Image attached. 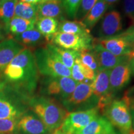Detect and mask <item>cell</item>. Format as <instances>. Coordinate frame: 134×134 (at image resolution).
Segmentation results:
<instances>
[{
	"label": "cell",
	"mask_w": 134,
	"mask_h": 134,
	"mask_svg": "<svg viewBox=\"0 0 134 134\" xmlns=\"http://www.w3.org/2000/svg\"><path fill=\"white\" fill-rule=\"evenodd\" d=\"M38 72L33 51L24 48L2 72L8 87L26 98L36 88Z\"/></svg>",
	"instance_id": "1"
},
{
	"label": "cell",
	"mask_w": 134,
	"mask_h": 134,
	"mask_svg": "<svg viewBox=\"0 0 134 134\" xmlns=\"http://www.w3.org/2000/svg\"><path fill=\"white\" fill-rule=\"evenodd\" d=\"M28 105L32 111L52 132L61 126L69 114L55 99L46 96L31 98L28 100Z\"/></svg>",
	"instance_id": "2"
},
{
	"label": "cell",
	"mask_w": 134,
	"mask_h": 134,
	"mask_svg": "<svg viewBox=\"0 0 134 134\" xmlns=\"http://www.w3.org/2000/svg\"><path fill=\"white\" fill-rule=\"evenodd\" d=\"M103 113L105 118L113 126L120 130L121 134H134L129 105L124 97L121 99H113Z\"/></svg>",
	"instance_id": "3"
},
{
	"label": "cell",
	"mask_w": 134,
	"mask_h": 134,
	"mask_svg": "<svg viewBox=\"0 0 134 134\" xmlns=\"http://www.w3.org/2000/svg\"><path fill=\"white\" fill-rule=\"evenodd\" d=\"M38 72L43 76L71 77V70L65 66L46 46L33 51Z\"/></svg>",
	"instance_id": "4"
},
{
	"label": "cell",
	"mask_w": 134,
	"mask_h": 134,
	"mask_svg": "<svg viewBox=\"0 0 134 134\" xmlns=\"http://www.w3.org/2000/svg\"><path fill=\"white\" fill-rule=\"evenodd\" d=\"M99 100L93 93L91 85L78 83L71 94L62 101V104L70 113L96 108Z\"/></svg>",
	"instance_id": "5"
},
{
	"label": "cell",
	"mask_w": 134,
	"mask_h": 134,
	"mask_svg": "<svg viewBox=\"0 0 134 134\" xmlns=\"http://www.w3.org/2000/svg\"><path fill=\"white\" fill-rule=\"evenodd\" d=\"M78 83L71 77L44 76L41 93L43 96L53 97L62 102L71 94Z\"/></svg>",
	"instance_id": "6"
},
{
	"label": "cell",
	"mask_w": 134,
	"mask_h": 134,
	"mask_svg": "<svg viewBox=\"0 0 134 134\" xmlns=\"http://www.w3.org/2000/svg\"><path fill=\"white\" fill-rule=\"evenodd\" d=\"M21 94L7 89L0 93V119H17L26 113V107Z\"/></svg>",
	"instance_id": "7"
},
{
	"label": "cell",
	"mask_w": 134,
	"mask_h": 134,
	"mask_svg": "<svg viewBox=\"0 0 134 134\" xmlns=\"http://www.w3.org/2000/svg\"><path fill=\"white\" fill-rule=\"evenodd\" d=\"M94 41L115 56H130L134 51V36L125 31L109 38H96Z\"/></svg>",
	"instance_id": "8"
},
{
	"label": "cell",
	"mask_w": 134,
	"mask_h": 134,
	"mask_svg": "<svg viewBox=\"0 0 134 134\" xmlns=\"http://www.w3.org/2000/svg\"><path fill=\"white\" fill-rule=\"evenodd\" d=\"M94 38L92 36H80L74 34L57 32L53 36L50 43L59 47L80 52L91 50Z\"/></svg>",
	"instance_id": "9"
},
{
	"label": "cell",
	"mask_w": 134,
	"mask_h": 134,
	"mask_svg": "<svg viewBox=\"0 0 134 134\" xmlns=\"http://www.w3.org/2000/svg\"><path fill=\"white\" fill-rule=\"evenodd\" d=\"M98 107L91 109L70 113L60 127L64 131L74 133L81 130L99 115Z\"/></svg>",
	"instance_id": "10"
},
{
	"label": "cell",
	"mask_w": 134,
	"mask_h": 134,
	"mask_svg": "<svg viewBox=\"0 0 134 134\" xmlns=\"http://www.w3.org/2000/svg\"><path fill=\"white\" fill-rule=\"evenodd\" d=\"M132 60L125 61L110 70V90L114 97L130 83L132 74Z\"/></svg>",
	"instance_id": "11"
},
{
	"label": "cell",
	"mask_w": 134,
	"mask_h": 134,
	"mask_svg": "<svg viewBox=\"0 0 134 134\" xmlns=\"http://www.w3.org/2000/svg\"><path fill=\"white\" fill-rule=\"evenodd\" d=\"M91 50L94 55L98 63L99 71L105 70H111L120 63L132 59L130 55L115 56L103 47L99 43L95 42L94 39Z\"/></svg>",
	"instance_id": "12"
},
{
	"label": "cell",
	"mask_w": 134,
	"mask_h": 134,
	"mask_svg": "<svg viewBox=\"0 0 134 134\" xmlns=\"http://www.w3.org/2000/svg\"><path fill=\"white\" fill-rule=\"evenodd\" d=\"M123 23L120 13L113 10L104 15L99 27L97 38H105L119 34L122 31Z\"/></svg>",
	"instance_id": "13"
},
{
	"label": "cell",
	"mask_w": 134,
	"mask_h": 134,
	"mask_svg": "<svg viewBox=\"0 0 134 134\" xmlns=\"http://www.w3.org/2000/svg\"><path fill=\"white\" fill-rule=\"evenodd\" d=\"M19 134H52L39 117L32 113H25L18 119Z\"/></svg>",
	"instance_id": "14"
},
{
	"label": "cell",
	"mask_w": 134,
	"mask_h": 134,
	"mask_svg": "<svg viewBox=\"0 0 134 134\" xmlns=\"http://www.w3.org/2000/svg\"><path fill=\"white\" fill-rule=\"evenodd\" d=\"M24 48L13 38H6L0 42V74H2L4 68Z\"/></svg>",
	"instance_id": "15"
},
{
	"label": "cell",
	"mask_w": 134,
	"mask_h": 134,
	"mask_svg": "<svg viewBox=\"0 0 134 134\" xmlns=\"http://www.w3.org/2000/svg\"><path fill=\"white\" fill-rule=\"evenodd\" d=\"M37 18H52L59 21L66 19V13L62 0H52L37 4Z\"/></svg>",
	"instance_id": "16"
},
{
	"label": "cell",
	"mask_w": 134,
	"mask_h": 134,
	"mask_svg": "<svg viewBox=\"0 0 134 134\" xmlns=\"http://www.w3.org/2000/svg\"><path fill=\"white\" fill-rule=\"evenodd\" d=\"M12 38L21 43L25 48H29L32 50L46 46L48 43L46 38L36 28L17 35Z\"/></svg>",
	"instance_id": "17"
},
{
	"label": "cell",
	"mask_w": 134,
	"mask_h": 134,
	"mask_svg": "<svg viewBox=\"0 0 134 134\" xmlns=\"http://www.w3.org/2000/svg\"><path fill=\"white\" fill-rule=\"evenodd\" d=\"M59 21L52 18H37L35 28L46 38L48 43L51 42L54 35L58 32Z\"/></svg>",
	"instance_id": "18"
},
{
	"label": "cell",
	"mask_w": 134,
	"mask_h": 134,
	"mask_svg": "<svg viewBox=\"0 0 134 134\" xmlns=\"http://www.w3.org/2000/svg\"><path fill=\"white\" fill-rule=\"evenodd\" d=\"M46 47L70 70L71 69L72 66L74 65L75 60L80 56V52H78L65 49L55 46L52 43H47L46 45Z\"/></svg>",
	"instance_id": "19"
},
{
	"label": "cell",
	"mask_w": 134,
	"mask_h": 134,
	"mask_svg": "<svg viewBox=\"0 0 134 134\" xmlns=\"http://www.w3.org/2000/svg\"><path fill=\"white\" fill-rule=\"evenodd\" d=\"M108 7L104 0H98L82 23L87 29L91 31L98 22L103 18Z\"/></svg>",
	"instance_id": "20"
},
{
	"label": "cell",
	"mask_w": 134,
	"mask_h": 134,
	"mask_svg": "<svg viewBox=\"0 0 134 134\" xmlns=\"http://www.w3.org/2000/svg\"><path fill=\"white\" fill-rule=\"evenodd\" d=\"M35 20H28L14 16L7 26L8 34L10 38L21 34L27 31L35 28Z\"/></svg>",
	"instance_id": "21"
},
{
	"label": "cell",
	"mask_w": 134,
	"mask_h": 134,
	"mask_svg": "<svg viewBox=\"0 0 134 134\" xmlns=\"http://www.w3.org/2000/svg\"><path fill=\"white\" fill-rule=\"evenodd\" d=\"M58 32L69 34H74L80 36H91V31L87 29L81 21L65 19L59 22Z\"/></svg>",
	"instance_id": "22"
},
{
	"label": "cell",
	"mask_w": 134,
	"mask_h": 134,
	"mask_svg": "<svg viewBox=\"0 0 134 134\" xmlns=\"http://www.w3.org/2000/svg\"><path fill=\"white\" fill-rule=\"evenodd\" d=\"M14 16L28 20L37 19V4H29L18 1L15 7Z\"/></svg>",
	"instance_id": "23"
},
{
	"label": "cell",
	"mask_w": 134,
	"mask_h": 134,
	"mask_svg": "<svg viewBox=\"0 0 134 134\" xmlns=\"http://www.w3.org/2000/svg\"><path fill=\"white\" fill-rule=\"evenodd\" d=\"M17 1L18 0H3L0 3V22L4 25L6 29L14 17Z\"/></svg>",
	"instance_id": "24"
},
{
	"label": "cell",
	"mask_w": 134,
	"mask_h": 134,
	"mask_svg": "<svg viewBox=\"0 0 134 134\" xmlns=\"http://www.w3.org/2000/svg\"><path fill=\"white\" fill-rule=\"evenodd\" d=\"M109 120L103 115H98L86 127L76 132L77 134H101Z\"/></svg>",
	"instance_id": "25"
},
{
	"label": "cell",
	"mask_w": 134,
	"mask_h": 134,
	"mask_svg": "<svg viewBox=\"0 0 134 134\" xmlns=\"http://www.w3.org/2000/svg\"><path fill=\"white\" fill-rule=\"evenodd\" d=\"M80 58L83 64L93 70L96 74L99 71L98 63L91 50L80 52Z\"/></svg>",
	"instance_id": "26"
},
{
	"label": "cell",
	"mask_w": 134,
	"mask_h": 134,
	"mask_svg": "<svg viewBox=\"0 0 134 134\" xmlns=\"http://www.w3.org/2000/svg\"><path fill=\"white\" fill-rule=\"evenodd\" d=\"M71 78L78 83H85L91 85L93 81L86 80L84 75L81 65V60L80 56L75 60V63L71 69Z\"/></svg>",
	"instance_id": "27"
},
{
	"label": "cell",
	"mask_w": 134,
	"mask_h": 134,
	"mask_svg": "<svg viewBox=\"0 0 134 134\" xmlns=\"http://www.w3.org/2000/svg\"><path fill=\"white\" fill-rule=\"evenodd\" d=\"M98 0H81L75 20L83 21Z\"/></svg>",
	"instance_id": "28"
},
{
	"label": "cell",
	"mask_w": 134,
	"mask_h": 134,
	"mask_svg": "<svg viewBox=\"0 0 134 134\" xmlns=\"http://www.w3.org/2000/svg\"><path fill=\"white\" fill-rule=\"evenodd\" d=\"M17 119H0V134H19Z\"/></svg>",
	"instance_id": "29"
},
{
	"label": "cell",
	"mask_w": 134,
	"mask_h": 134,
	"mask_svg": "<svg viewBox=\"0 0 134 134\" xmlns=\"http://www.w3.org/2000/svg\"><path fill=\"white\" fill-rule=\"evenodd\" d=\"M81 1V0H62L66 15L68 18L75 20Z\"/></svg>",
	"instance_id": "30"
},
{
	"label": "cell",
	"mask_w": 134,
	"mask_h": 134,
	"mask_svg": "<svg viewBox=\"0 0 134 134\" xmlns=\"http://www.w3.org/2000/svg\"><path fill=\"white\" fill-rule=\"evenodd\" d=\"M124 11L126 16L134 24V0H124Z\"/></svg>",
	"instance_id": "31"
},
{
	"label": "cell",
	"mask_w": 134,
	"mask_h": 134,
	"mask_svg": "<svg viewBox=\"0 0 134 134\" xmlns=\"http://www.w3.org/2000/svg\"><path fill=\"white\" fill-rule=\"evenodd\" d=\"M10 37L8 35L7 31H6V27L3 23L0 22V42Z\"/></svg>",
	"instance_id": "32"
},
{
	"label": "cell",
	"mask_w": 134,
	"mask_h": 134,
	"mask_svg": "<svg viewBox=\"0 0 134 134\" xmlns=\"http://www.w3.org/2000/svg\"><path fill=\"white\" fill-rule=\"evenodd\" d=\"M101 134H118L115 131V130L114 129V127L113 125L110 123L109 121H108L107 124L105 125V126L103 132Z\"/></svg>",
	"instance_id": "33"
},
{
	"label": "cell",
	"mask_w": 134,
	"mask_h": 134,
	"mask_svg": "<svg viewBox=\"0 0 134 134\" xmlns=\"http://www.w3.org/2000/svg\"><path fill=\"white\" fill-rule=\"evenodd\" d=\"M7 87V83L3 78L2 74H0V93L6 90Z\"/></svg>",
	"instance_id": "34"
},
{
	"label": "cell",
	"mask_w": 134,
	"mask_h": 134,
	"mask_svg": "<svg viewBox=\"0 0 134 134\" xmlns=\"http://www.w3.org/2000/svg\"><path fill=\"white\" fill-rule=\"evenodd\" d=\"M124 98L126 99L127 103L129 105V108L130 109H134V98H129L124 95Z\"/></svg>",
	"instance_id": "35"
},
{
	"label": "cell",
	"mask_w": 134,
	"mask_h": 134,
	"mask_svg": "<svg viewBox=\"0 0 134 134\" xmlns=\"http://www.w3.org/2000/svg\"><path fill=\"white\" fill-rule=\"evenodd\" d=\"M125 96L129 98H134V86L130 88L129 90L126 92L125 94Z\"/></svg>",
	"instance_id": "36"
},
{
	"label": "cell",
	"mask_w": 134,
	"mask_h": 134,
	"mask_svg": "<svg viewBox=\"0 0 134 134\" xmlns=\"http://www.w3.org/2000/svg\"><path fill=\"white\" fill-rule=\"evenodd\" d=\"M18 1H21L23 3H29V4H38L41 2V0H18Z\"/></svg>",
	"instance_id": "37"
},
{
	"label": "cell",
	"mask_w": 134,
	"mask_h": 134,
	"mask_svg": "<svg viewBox=\"0 0 134 134\" xmlns=\"http://www.w3.org/2000/svg\"><path fill=\"white\" fill-rule=\"evenodd\" d=\"M52 134H73V133H70V132L64 131V130H63L61 128H60V127H59V128L55 129L54 131L52 133Z\"/></svg>",
	"instance_id": "38"
},
{
	"label": "cell",
	"mask_w": 134,
	"mask_h": 134,
	"mask_svg": "<svg viewBox=\"0 0 134 134\" xmlns=\"http://www.w3.org/2000/svg\"><path fill=\"white\" fill-rule=\"evenodd\" d=\"M127 33L129 34L132 35V36H134V24L132 25L131 27H130L128 29L125 31Z\"/></svg>",
	"instance_id": "39"
},
{
	"label": "cell",
	"mask_w": 134,
	"mask_h": 134,
	"mask_svg": "<svg viewBox=\"0 0 134 134\" xmlns=\"http://www.w3.org/2000/svg\"><path fill=\"white\" fill-rule=\"evenodd\" d=\"M130 114H131V117H132V127H133V129L134 130V109H130Z\"/></svg>",
	"instance_id": "40"
},
{
	"label": "cell",
	"mask_w": 134,
	"mask_h": 134,
	"mask_svg": "<svg viewBox=\"0 0 134 134\" xmlns=\"http://www.w3.org/2000/svg\"><path fill=\"white\" fill-rule=\"evenodd\" d=\"M105 2L106 3V4L108 5L109 6H110V5L113 4H114L115 3H116L118 0H104Z\"/></svg>",
	"instance_id": "41"
},
{
	"label": "cell",
	"mask_w": 134,
	"mask_h": 134,
	"mask_svg": "<svg viewBox=\"0 0 134 134\" xmlns=\"http://www.w3.org/2000/svg\"><path fill=\"white\" fill-rule=\"evenodd\" d=\"M132 73L134 75V59H132Z\"/></svg>",
	"instance_id": "42"
},
{
	"label": "cell",
	"mask_w": 134,
	"mask_h": 134,
	"mask_svg": "<svg viewBox=\"0 0 134 134\" xmlns=\"http://www.w3.org/2000/svg\"><path fill=\"white\" fill-rule=\"evenodd\" d=\"M52 1V0H41V3L46 2V1Z\"/></svg>",
	"instance_id": "43"
},
{
	"label": "cell",
	"mask_w": 134,
	"mask_h": 134,
	"mask_svg": "<svg viewBox=\"0 0 134 134\" xmlns=\"http://www.w3.org/2000/svg\"><path fill=\"white\" fill-rule=\"evenodd\" d=\"M130 56H131V57L132 58V59H134V51L133 52V53H132Z\"/></svg>",
	"instance_id": "44"
},
{
	"label": "cell",
	"mask_w": 134,
	"mask_h": 134,
	"mask_svg": "<svg viewBox=\"0 0 134 134\" xmlns=\"http://www.w3.org/2000/svg\"><path fill=\"white\" fill-rule=\"evenodd\" d=\"M73 134H77V133H74Z\"/></svg>",
	"instance_id": "45"
},
{
	"label": "cell",
	"mask_w": 134,
	"mask_h": 134,
	"mask_svg": "<svg viewBox=\"0 0 134 134\" xmlns=\"http://www.w3.org/2000/svg\"><path fill=\"white\" fill-rule=\"evenodd\" d=\"M0 3H1V0H0Z\"/></svg>",
	"instance_id": "46"
},
{
	"label": "cell",
	"mask_w": 134,
	"mask_h": 134,
	"mask_svg": "<svg viewBox=\"0 0 134 134\" xmlns=\"http://www.w3.org/2000/svg\"><path fill=\"white\" fill-rule=\"evenodd\" d=\"M1 1H3V0H1Z\"/></svg>",
	"instance_id": "47"
}]
</instances>
